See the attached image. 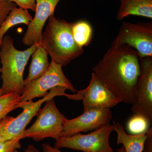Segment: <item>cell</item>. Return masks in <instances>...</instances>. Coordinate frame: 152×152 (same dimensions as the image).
Here are the masks:
<instances>
[{
    "mask_svg": "<svg viewBox=\"0 0 152 152\" xmlns=\"http://www.w3.org/2000/svg\"><path fill=\"white\" fill-rule=\"evenodd\" d=\"M15 152H20L18 151H16ZM24 152H39V150L34 146L33 145H29L27 148L25 150Z\"/></svg>",
    "mask_w": 152,
    "mask_h": 152,
    "instance_id": "obj_26",
    "label": "cell"
},
{
    "mask_svg": "<svg viewBox=\"0 0 152 152\" xmlns=\"http://www.w3.org/2000/svg\"><path fill=\"white\" fill-rule=\"evenodd\" d=\"M72 31L74 40L80 48H83L91 44L92 40L93 30L88 22L82 20L73 23Z\"/></svg>",
    "mask_w": 152,
    "mask_h": 152,
    "instance_id": "obj_17",
    "label": "cell"
},
{
    "mask_svg": "<svg viewBox=\"0 0 152 152\" xmlns=\"http://www.w3.org/2000/svg\"><path fill=\"white\" fill-rule=\"evenodd\" d=\"M12 2L19 8L24 10H31L33 11H35L36 7V0H7Z\"/></svg>",
    "mask_w": 152,
    "mask_h": 152,
    "instance_id": "obj_22",
    "label": "cell"
},
{
    "mask_svg": "<svg viewBox=\"0 0 152 152\" xmlns=\"http://www.w3.org/2000/svg\"><path fill=\"white\" fill-rule=\"evenodd\" d=\"M13 118L14 117L7 116L0 121V142L7 140L5 136L6 128L9 123Z\"/></svg>",
    "mask_w": 152,
    "mask_h": 152,
    "instance_id": "obj_23",
    "label": "cell"
},
{
    "mask_svg": "<svg viewBox=\"0 0 152 152\" xmlns=\"http://www.w3.org/2000/svg\"><path fill=\"white\" fill-rule=\"evenodd\" d=\"M114 124L105 125L86 134L79 133L69 137H61L56 140L55 148H68L83 152H115L109 141L114 131Z\"/></svg>",
    "mask_w": 152,
    "mask_h": 152,
    "instance_id": "obj_5",
    "label": "cell"
},
{
    "mask_svg": "<svg viewBox=\"0 0 152 152\" xmlns=\"http://www.w3.org/2000/svg\"><path fill=\"white\" fill-rule=\"evenodd\" d=\"M57 87H64L73 93L77 91L65 75L62 66L51 60L48 69L42 76L25 85L20 102L44 97L48 94V91Z\"/></svg>",
    "mask_w": 152,
    "mask_h": 152,
    "instance_id": "obj_7",
    "label": "cell"
},
{
    "mask_svg": "<svg viewBox=\"0 0 152 152\" xmlns=\"http://www.w3.org/2000/svg\"><path fill=\"white\" fill-rule=\"evenodd\" d=\"M44 152H62L58 149L52 147L50 144L45 143L42 145ZM117 152H126L124 147H121L118 149L117 150Z\"/></svg>",
    "mask_w": 152,
    "mask_h": 152,
    "instance_id": "obj_25",
    "label": "cell"
},
{
    "mask_svg": "<svg viewBox=\"0 0 152 152\" xmlns=\"http://www.w3.org/2000/svg\"><path fill=\"white\" fill-rule=\"evenodd\" d=\"M148 137L145 142L143 151L144 152H152V128L148 131Z\"/></svg>",
    "mask_w": 152,
    "mask_h": 152,
    "instance_id": "obj_24",
    "label": "cell"
},
{
    "mask_svg": "<svg viewBox=\"0 0 152 152\" xmlns=\"http://www.w3.org/2000/svg\"><path fill=\"white\" fill-rule=\"evenodd\" d=\"M25 138L24 136L7 140L0 142V152H15L21 148L20 140Z\"/></svg>",
    "mask_w": 152,
    "mask_h": 152,
    "instance_id": "obj_20",
    "label": "cell"
},
{
    "mask_svg": "<svg viewBox=\"0 0 152 152\" xmlns=\"http://www.w3.org/2000/svg\"><path fill=\"white\" fill-rule=\"evenodd\" d=\"M114 131L117 134V144H122L126 152H142L148 137V131L136 135L127 134L120 123L114 121Z\"/></svg>",
    "mask_w": 152,
    "mask_h": 152,
    "instance_id": "obj_14",
    "label": "cell"
},
{
    "mask_svg": "<svg viewBox=\"0 0 152 152\" xmlns=\"http://www.w3.org/2000/svg\"><path fill=\"white\" fill-rule=\"evenodd\" d=\"M48 55L45 50L38 45L37 48L32 55L28 74L24 80L25 85L40 77L46 72L50 64Z\"/></svg>",
    "mask_w": 152,
    "mask_h": 152,
    "instance_id": "obj_15",
    "label": "cell"
},
{
    "mask_svg": "<svg viewBox=\"0 0 152 152\" xmlns=\"http://www.w3.org/2000/svg\"><path fill=\"white\" fill-rule=\"evenodd\" d=\"M3 38H1L0 39V48H1V45L2 42ZM2 96V94L1 90V88L0 87V96Z\"/></svg>",
    "mask_w": 152,
    "mask_h": 152,
    "instance_id": "obj_27",
    "label": "cell"
},
{
    "mask_svg": "<svg viewBox=\"0 0 152 152\" xmlns=\"http://www.w3.org/2000/svg\"><path fill=\"white\" fill-rule=\"evenodd\" d=\"M149 126L145 118L138 115H133L127 124L128 131L133 135L139 134L146 132Z\"/></svg>",
    "mask_w": 152,
    "mask_h": 152,
    "instance_id": "obj_19",
    "label": "cell"
},
{
    "mask_svg": "<svg viewBox=\"0 0 152 152\" xmlns=\"http://www.w3.org/2000/svg\"><path fill=\"white\" fill-rule=\"evenodd\" d=\"M38 46V44H35L26 50H20L14 46V39L11 36L7 35L3 38L0 48L2 95L10 93L22 94L25 87V67Z\"/></svg>",
    "mask_w": 152,
    "mask_h": 152,
    "instance_id": "obj_3",
    "label": "cell"
},
{
    "mask_svg": "<svg viewBox=\"0 0 152 152\" xmlns=\"http://www.w3.org/2000/svg\"><path fill=\"white\" fill-rule=\"evenodd\" d=\"M140 61L138 53L129 46L112 45L93 72L121 102L133 104L140 75Z\"/></svg>",
    "mask_w": 152,
    "mask_h": 152,
    "instance_id": "obj_1",
    "label": "cell"
},
{
    "mask_svg": "<svg viewBox=\"0 0 152 152\" xmlns=\"http://www.w3.org/2000/svg\"><path fill=\"white\" fill-rule=\"evenodd\" d=\"M20 95L10 93L0 96V121L12 111L18 108Z\"/></svg>",
    "mask_w": 152,
    "mask_h": 152,
    "instance_id": "obj_18",
    "label": "cell"
},
{
    "mask_svg": "<svg viewBox=\"0 0 152 152\" xmlns=\"http://www.w3.org/2000/svg\"><path fill=\"white\" fill-rule=\"evenodd\" d=\"M70 96L69 99L83 100L84 111L92 109H110L121 102L94 72L86 88Z\"/></svg>",
    "mask_w": 152,
    "mask_h": 152,
    "instance_id": "obj_8",
    "label": "cell"
},
{
    "mask_svg": "<svg viewBox=\"0 0 152 152\" xmlns=\"http://www.w3.org/2000/svg\"><path fill=\"white\" fill-rule=\"evenodd\" d=\"M116 18L121 21L129 16L152 18V0H120Z\"/></svg>",
    "mask_w": 152,
    "mask_h": 152,
    "instance_id": "obj_13",
    "label": "cell"
},
{
    "mask_svg": "<svg viewBox=\"0 0 152 152\" xmlns=\"http://www.w3.org/2000/svg\"><path fill=\"white\" fill-rule=\"evenodd\" d=\"M61 0H36L35 15L28 26L23 39L25 45L31 46L40 42L43 28L47 20L54 15L55 9Z\"/></svg>",
    "mask_w": 152,
    "mask_h": 152,
    "instance_id": "obj_12",
    "label": "cell"
},
{
    "mask_svg": "<svg viewBox=\"0 0 152 152\" xmlns=\"http://www.w3.org/2000/svg\"><path fill=\"white\" fill-rule=\"evenodd\" d=\"M86 1H90V0H86Z\"/></svg>",
    "mask_w": 152,
    "mask_h": 152,
    "instance_id": "obj_28",
    "label": "cell"
},
{
    "mask_svg": "<svg viewBox=\"0 0 152 152\" xmlns=\"http://www.w3.org/2000/svg\"><path fill=\"white\" fill-rule=\"evenodd\" d=\"M73 23L51 16L45 30L42 32L39 45L45 50L52 60L66 66L83 54L84 49L74 40L72 27Z\"/></svg>",
    "mask_w": 152,
    "mask_h": 152,
    "instance_id": "obj_2",
    "label": "cell"
},
{
    "mask_svg": "<svg viewBox=\"0 0 152 152\" xmlns=\"http://www.w3.org/2000/svg\"><path fill=\"white\" fill-rule=\"evenodd\" d=\"M33 18L27 10L15 8L10 13L0 26V39L4 37L6 32L14 26L20 24L28 26Z\"/></svg>",
    "mask_w": 152,
    "mask_h": 152,
    "instance_id": "obj_16",
    "label": "cell"
},
{
    "mask_svg": "<svg viewBox=\"0 0 152 152\" xmlns=\"http://www.w3.org/2000/svg\"><path fill=\"white\" fill-rule=\"evenodd\" d=\"M45 103L43 107L37 114L35 122L25 130V138L38 142L47 138L56 140L62 136L64 120L66 118L57 107L53 99Z\"/></svg>",
    "mask_w": 152,
    "mask_h": 152,
    "instance_id": "obj_4",
    "label": "cell"
},
{
    "mask_svg": "<svg viewBox=\"0 0 152 152\" xmlns=\"http://www.w3.org/2000/svg\"><path fill=\"white\" fill-rule=\"evenodd\" d=\"M141 73L138 84L137 94L132 104L133 115L144 117L152 124V57L140 58Z\"/></svg>",
    "mask_w": 152,
    "mask_h": 152,
    "instance_id": "obj_10",
    "label": "cell"
},
{
    "mask_svg": "<svg viewBox=\"0 0 152 152\" xmlns=\"http://www.w3.org/2000/svg\"><path fill=\"white\" fill-rule=\"evenodd\" d=\"M66 90L64 87H56L50 90L45 96L37 102H33L32 100L20 102L17 107L23 109V111L18 116L14 118L6 127L5 132L6 140L20 136L24 137V133L26 127L33 118L37 115L42 104L57 96H65L68 97L69 94H66Z\"/></svg>",
    "mask_w": 152,
    "mask_h": 152,
    "instance_id": "obj_9",
    "label": "cell"
},
{
    "mask_svg": "<svg viewBox=\"0 0 152 152\" xmlns=\"http://www.w3.org/2000/svg\"><path fill=\"white\" fill-rule=\"evenodd\" d=\"M112 118L110 109L96 108L84 111L80 115L64 120L62 137H69L81 132H87L109 124Z\"/></svg>",
    "mask_w": 152,
    "mask_h": 152,
    "instance_id": "obj_11",
    "label": "cell"
},
{
    "mask_svg": "<svg viewBox=\"0 0 152 152\" xmlns=\"http://www.w3.org/2000/svg\"><path fill=\"white\" fill-rule=\"evenodd\" d=\"M17 7V5L7 0H0V26L4 21L12 10Z\"/></svg>",
    "mask_w": 152,
    "mask_h": 152,
    "instance_id": "obj_21",
    "label": "cell"
},
{
    "mask_svg": "<svg viewBox=\"0 0 152 152\" xmlns=\"http://www.w3.org/2000/svg\"><path fill=\"white\" fill-rule=\"evenodd\" d=\"M127 45L138 53L140 58L152 57V22H123L112 45Z\"/></svg>",
    "mask_w": 152,
    "mask_h": 152,
    "instance_id": "obj_6",
    "label": "cell"
}]
</instances>
